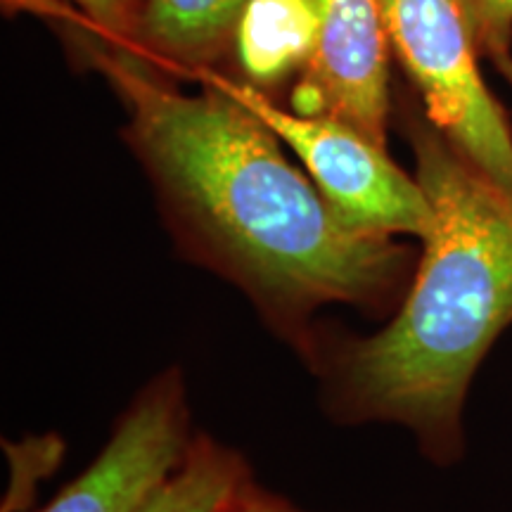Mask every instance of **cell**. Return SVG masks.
<instances>
[{"mask_svg":"<svg viewBox=\"0 0 512 512\" xmlns=\"http://www.w3.org/2000/svg\"><path fill=\"white\" fill-rule=\"evenodd\" d=\"M249 475L233 448L195 437L176 472L136 512H216Z\"/></svg>","mask_w":512,"mask_h":512,"instance_id":"obj_9","label":"cell"},{"mask_svg":"<svg viewBox=\"0 0 512 512\" xmlns=\"http://www.w3.org/2000/svg\"><path fill=\"white\" fill-rule=\"evenodd\" d=\"M491 60L496 62V67H498V72H501L505 79H508V83L512 86V57L508 55V53H503V55H496V57H491Z\"/></svg>","mask_w":512,"mask_h":512,"instance_id":"obj_13","label":"cell"},{"mask_svg":"<svg viewBox=\"0 0 512 512\" xmlns=\"http://www.w3.org/2000/svg\"><path fill=\"white\" fill-rule=\"evenodd\" d=\"M48 19L124 105L126 143L183 252L240 285L304 356H318L311 316L323 304L380 313L401 302L411 252L344 221L247 107L207 83L202 95L181 93L171 74L93 31L69 5Z\"/></svg>","mask_w":512,"mask_h":512,"instance_id":"obj_1","label":"cell"},{"mask_svg":"<svg viewBox=\"0 0 512 512\" xmlns=\"http://www.w3.org/2000/svg\"><path fill=\"white\" fill-rule=\"evenodd\" d=\"M188 403L176 368L140 392L95 463L41 512H136L183 463Z\"/></svg>","mask_w":512,"mask_h":512,"instance_id":"obj_6","label":"cell"},{"mask_svg":"<svg viewBox=\"0 0 512 512\" xmlns=\"http://www.w3.org/2000/svg\"><path fill=\"white\" fill-rule=\"evenodd\" d=\"M316 48L292 93V112L330 114L387 147L389 41L380 0H311Z\"/></svg>","mask_w":512,"mask_h":512,"instance_id":"obj_5","label":"cell"},{"mask_svg":"<svg viewBox=\"0 0 512 512\" xmlns=\"http://www.w3.org/2000/svg\"><path fill=\"white\" fill-rule=\"evenodd\" d=\"M252 0H145L133 50L171 76L197 79L238 48Z\"/></svg>","mask_w":512,"mask_h":512,"instance_id":"obj_7","label":"cell"},{"mask_svg":"<svg viewBox=\"0 0 512 512\" xmlns=\"http://www.w3.org/2000/svg\"><path fill=\"white\" fill-rule=\"evenodd\" d=\"M316 48L311 0H252L238 34L240 67L256 86H273L306 67Z\"/></svg>","mask_w":512,"mask_h":512,"instance_id":"obj_8","label":"cell"},{"mask_svg":"<svg viewBox=\"0 0 512 512\" xmlns=\"http://www.w3.org/2000/svg\"><path fill=\"white\" fill-rule=\"evenodd\" d=\"M53 0H5V8L41 12ZM76 10L83 22L93 31H98L114 43L133 46L138 34L140 15H143L145 0H60Z\"/></svg>","mask_w":512,"mask_h":512,"instance_id":"obj_10","label":"cell"},{"mask_svg":"<svg viewBox=\"0 0 512 512\" xmlns=\"http://www.w3.org/2000/svg\"><path fill=\"white\" fill-rule=\"evenodd\" d=\"M479 50L491 57L508 53L512 36V0H458Z\"/></svg>","mask_w":512,"mask_h":512,"instance_id":"obj_11","label":"cell"},{"mask_svg":"<svg viewBox=\"0 0 512 512\" xmlns=\"http://www.w3.org/2000/svg\"><path fill=\"white\" fill-rule=\"evenodd\" d=\"M415 178L432 204L425 252L387 328L339 344L325 361L339 420L399 422L437 463L463 453L472 375L512 323V190L403 107Z\"/></svg>","mask_w":512,"mask_h":512,"instance_id":"obj_2","label":"cell"},{"mask_svg":"<svg viewBox=\"0 0 512 512\" xmlns=\"http://www.w3.org/2000/svg\"><path fill=\"white\" fill-rule=\"evenodd\" d=\"M195 81L226 93L259 117L302 159L311 181L339 216L375 235H415L425 240L434 211L418 178H411L387 155V147L330 114L287 112L264 88L235 81L219 69Z\"/></svg>","mask_w":512,"mask_h":512,"instance_id":"obj_3","label":"cell"},{"mask_svg":"<svg viewBox=\"0 0 512 512\" xmlns=\"http://www.w3.org/2000/svg\"><path fill=\"white\" fill-rule=\"evenodd\" d=\"M396 60L425 102L427 119L491 181L512 190V131L475 60V36L458 0H380Z\"/></svg>","mask_w":512,"mask_h":512,"instance_id":"obj_4","label":"cell"},{"mask_svg":"<svg viewBox=\"0 0 512 512\" xmlns=\"http://www.w3.org/2000/svg\"><path fill=\"white\" fill-rule=\"evenodd\" d=\"M216 512H304L294 508L285 498L268 494L252 477H247L238 489L230 494Z\"/></svg>","mask_w":512,"mask_h":512,"instance_id":"obj_12","label":"cell"}]
</instances>
